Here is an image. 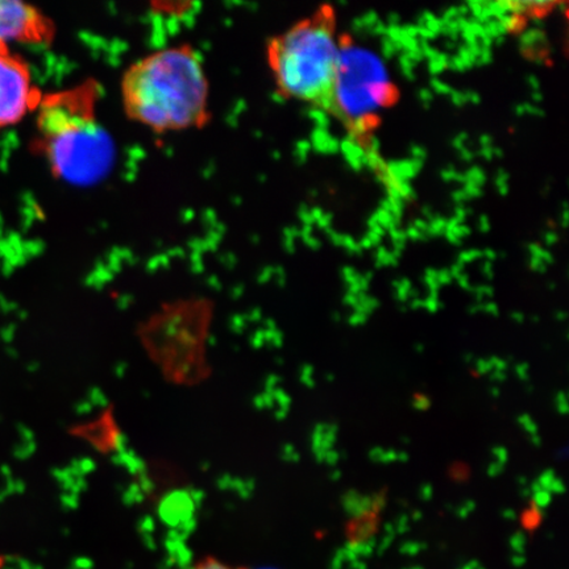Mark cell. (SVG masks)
Wrapping results in <instances>:
<instances>
[{
	"mask_svg": "<svg viewBox=\"0 0 569 569\" xmlns=\"http://www.w3.org/2000/svg\"><path fill=\"white\" fill-rule=\"evenodd\" d=\"M102 88L96 80L41 97L36 109V148L59 180L88 188L110 174L117 146L99 116Z\"/></svg>",
	"mask_w": 569,
	"mask_h": 569,
	"instance_id": "cell-1",
	"label": "cell"
},
{
	"mask_svg": "<svg viewBox=\"0 0 569 569\" xmlns=\"http://www.w3.org/2000/svg\"><path fill=\"white\" fill-rule=\"evenodd\" d=\"M127 117L153 132L197 130L210 120V83L201 56L188 44L159 49L133 62L120 83Z\"/></svg>",
	"mask_w": 569,
	"mask_h": 569,
	"instance_id": "cell-2",
	"label": "cell"
},
{
	"mask_svg": "<svg viewBox=\"0 0 569 569\" xmlns=\"http://www.w3.org/2000/svg\"><path fill=\"white\" fill-rule=\"evenodd\" d=\"M339 51L325 20L302 21L276 38L268 59L282 96L322 104L330 97Z\"/></svg>",
	"mask_w": 569,
	"mask_h": 569,
	"instance_id": "cell-3",
	"label": "cell"
},
{
	"mask_svg": "<svg viewBox=\"0 0 569 569\" xmlns=\"http://www.w3.org/2000/svg\"><path fill=\"white\" fill-rule=\"evenodd\" d=\"M393 96V83L381 54L352 42L340 46L330 91L331 110L350 123L352 131L366 133Z\"/></svg>",
	"mask_w": 569,
	"mask_h": 569,
	"instance_id": "cell-4",
	"label": "cell"
},
{
	"mask_svg": "<svg viewBox=\"0 0 569 569\" xmlns=\"http://www.w3.org/2000/svg\"><path fill=\"white\" fill-rule=\"evenodd\" d=\"M41 97L30 66L9 47L0 46V130L18 124L36 111Z\"/></svg>",
	"mask_w": 569,
	"mask_h": 569,
	"instance_id": "cell-5",
	"label": "cell"
},
{
	"mask_svg": "<svg viewBox=\"0 0 569 569\" xmlns=\"http://www.w3.org/2000/svg\"><path fill=\"white\" fill-rule=\"evenodd\" d=\"M54 34L53 21L36 7L0 0V46L9 47L10 42L47 46Z\"/></svg>",
	"mask_w": 569,
	"mask_h": 569,
	"instance_id": "cell-6",
	"label": "cell"
},
{
	"mask_svg": "<svg viewBox=\"0 0 569 569\" xmlns=\"http://www.w3.org/2000/svg\"><path fill=\"white\" fill-rule=\"evenodd\" d=\"M338 438V426L333 423L317 425L315 433H312V451L316 459L323 462L326 452L332 450Z\"/></svg>",
	"mask_w": 569,
	"mask_h": 569,
	"instance_id": "cell-7",
	"label": "cell"
},
{
	"mask_svg": "<svg viewBox=\"0 0 569 569\" xmlns=\"http://www.w3.org/2000/svg\"><path fill=\"white\" fill-rule=\"evenodd\" d=\"M341 503L347 513L353 518L372 513V497L361 496L356 490L346 493Z\"/></svg>",
	"mask_w": 569,
	"mask_h": 569,
	"instance_id": "cell-8",
	"label": "cell"
},
{
	"mask_svg": "<svg viewBox=\"0 0 569 569\" xmlns=\"http://www.w3.org/2000/svg\"><path fill=\"white\" fill-rule=\"evenodd\" d=\"M340 149L343 151L348 162H350L355 169H360L362 166H365L366 152L362 151V149L356 144L355 141L346 140L341 142Z\"/></svg>",
	"mask_w": 569,
	"mask_h": 569,
	"instance_id": "cell-9",
	"label": "cell"
},
{
	"mask_svg": "<svg viewBox=\"0 0 569 569\" xmlns=\"http://www.w3.org/2000/svg\"><path fill=\"white\" fill-rule=\"evenodd\" d=\"M355 539L353 540H367L372 538V533L376 530V521L371 513L356 518Z\"/></svg>",
	"mask_w": 569,
	"mask_h": 569,
	"instance_id": "cell-10",
	"label": "cell"
},
{
	"mask_svg": "<svg viewBox=\"0 0 569 569\" xmlns=\"http://www.w3.org/2000/svg\"><path fill=\"white\" fill-rule=\"evenodd\" d=\"M397 453L393 450H383L381 447H375L369 452V458L375 462H380V465H390V462L397 461Z\"/></svg>",
	"mask_w": 569,
	"mask_h": 569,
	"instance_id": "cell-11",
	"label": "cell"
},
{
	"mask_svg": "<svg viewBox=\"0 0 569 569\" xmlns=\"http://www.w3.org/2000/svg\"><path fill=\"white\" fill-rule=\"evenodd\" d=\"M531 495L533 507L538 508L539 510L550 507V503L552 501V495L550 492H547V490L539 489L536 490V492H532Z\"/></svg>",
	"mask_w": 569,
	"mask_h": 569,
	"instance_id": "cell-12",
	"label": "cell"
},
{
	"mask_svg": "<svg viewBox=\"0 0 569 569\" xmlns=\"http://www.w3.org/2000/svg\"><path fill=\"white\" fill-rule=\"evenodd\" d=\"M510 547L511 550L515 551V553L523 555L526 545H528V539H526V536L523 532H517L513 537L510 538Z\"/></svg>",
	"mask_w": 569,
	"mask_h": 569,
	"instance_id": "cell-13",
	"label": "cell"
},
{
	"mask_svg": "<svg viewBox=\"0 0 569 569\" xmlns=\"http://www.w3.org/2000/svg\"><path fill=\"white\" fill-rule=\"evenodd\" d=\"M396 296L400 301H407L411 297V283L408 280L395 282Z\"/></svg>",
	"mask_w": 569,
	"mask_h": 569,
	"instance_id": "cell-14",
	"label": "cell"
},
{
	"mask_svg": "<svg viewBox=\"0 0 569 569\" xmlns=\"http://www.w3.org/2000/svg\"><path fill=\"white\" fill-rule=\"evenodd\" d=\"M518 423L523 427L526 432H529L530 438L533 436H538V426L533 422V419L528 415H522L518 418Z\"/></svg>",
	"mask_w": 569,
	"mask_h": 569,
	"instance_id": "cell-15",
	"label": "cell"
},
{
	"mask_svg": "<svg viewBox=\"0 0 569 569\" xmlns=\"http://www.w3.org/2000/svg\"><path fill=\"white\" fill-rule=\"evenodd\" d=\"M190 569H233V568L222 563V561H219L217 559H206V560L199 561L198 565L191 567Z\"/></svg>",
	"mask_w": 569,
	"mask_h": 569,
	"instance_id": "cell-16",
	"label": "cell"
},
{
	"mask_svg": "<svg viewBox=\"0 0 569 569\" xmlns=\"http://www.w3.org/2000/svg\"><path fill=\"white\" fill-rule=\"evenodd\" d=\"M425 545L418 542H407L401 546L400 551L405 555H409V557H415L419 552L423 551Z\"/></svg>",
	"mask_w": 569,
	"mask_h": 569,
	"instance_id": "cell-17",
	"label": "cell"
},
{
	"mask_svg": "<svg viewBox=\"0 0 569 569\" xmlns=\"http://www.w3.org/2000/svg\"><path fill=\"white\" fill-rule=\"evenodd\" d=\"M412 407L418 411L429 410L431 407L430 398L425 395H417L415 400H412Z\"/></svg>",
	"mask_w": 569,
	"mask_h": 569,
	"instance_id": "cell-18",
	"label": "cell"
},
{
	"mask_svg": "<svg viewBox=\"0 0 569 569\" xmlns=\"http://www.w3.org/2000/svg\"><path fill=\"white\" fill-rule=\"evenodd\" d=\"M301 380L306 387L315 388L316 387L315 369H312V367H310V366H306L302 369Z\"/></svg>",
	"mask_w": 569,
	"mask_h": 569,
	"instance_id": "cell-19",
	"label": "cell"
},
{
	"mask_svg": "<svg viewBox=\"0 0 569 569\" xmlns=\"http://www.w3.org/2000/svg\"><path fill=\"white\" fill-rule=\"evenodd\" d=\"M475 509L476 503L471 500H468L465 503H461L460 507L455 510V513H457V516L462 519L471 515Z\"/></svg>",
	"mask_w": 569,
	"mask_h": 569,
	"instance_id": "cell-20",
	"label": "cell"
},
{
	"mask_svg": "<svg viewBox=\"0 0 569 569\" xmlns=\"http://www.w3.org/2000/svg\"><path fill=\"white\" fill-rule=\"evenodd\" d=\"M540 517H542V510H539L532 505L529 513L525 515V523L528 526L537 525L539 522Z\"/></svg>",
	"mask_w": 569,
	"mask_h": 569,
	"instance_id": "cell-21",
	"label": "cell"
},
{
	"mask_svg": "<svg viewBox=\"0 0 569 569\" xmlns=\"http://www.w3.org/2000/svg\"><path fill=\"white\" fill-rule=\"evenodd\" d=\"M423 308L430 312H437L442 308V303L439 302L437 293H431L430 297L423 301Z\"/></svg>",
	"mask_w": 569,
	"mask_h": 569,
	"instance_id": "cell-22",
	"label": "cell"
},
{
	"mask_svg": "<svg viewBox=\"0 0 569 569\" xmlns=\"http://www.w3.org/2000/svg\"><path fill=\"white\" fill-rule=\"evenodd\" d=\"M493 457L496 458L497 462H500V465L505 466L508 462L509 453L507 448H503L501 446H497L492 450Z\"/></svg>",
	"mask_w": 569,
	"mask_h": 569,
	"instance_id": "cell-23",
	"label": "cell"
},
{
	"mask_svg": "<svg viewBox=\"0 0 569 569\" xmlns=\"http://www.w3.org/2000/svg\"><path fill=\"white\" fill-rule=\"evenodd\" d=\"M395 526V530L398 533H405L408 532L410 529V518L408 516H400L397 519V522Z\"/></svg>",
	"mask_w": 569,
	"mask_h": 569,
	"instance_id": "cell-24",
	"label": "cell"
},
{
	"mask_svg": "<svg viewBox=\"0 0 569 569\" xmlns=\"http://www.w3.org/2000/svg\"><path fill=\"white\" fill-rule=\"evenodd\" d=\"M476 369H478V372L481 375H490L493 372L492 362L490 360L486 359H479L475 361Z\"/></svg>",
	"mask_w": 569,
	"mask_h": 569,
	"instance_id": "cell-25",
	"label": "cell"
},
{
	"mask_svg": "<svg viewBox=\"0 0 569 569\" xmlns=\"http://www.w3.org/2000/svg\"><path fill=\"white\" fill-rule=\"evenodd\" d=\"M547 492L551 495H563L566 492L565 482L561 481V479L555 478L549 489H547Z\"/></svg>",
	"mask_w": 569,
	"mask_h": 569,
	"instance_id": "cell-26",
	"label": "cell"
},
{
	"mask_svg": "<svg viewBox=\"0 0 569 569\" xmlns=\"http://www.w3.org/2000/svg\"><path fill=\"white\" fill-rule=\"evenodd\" d=\"M557 409L560 415H567L568 411V398L565 391H559L557 396Z\"/></svg>",
	"mask_w": 569,
	"mask_h": 569,
	"instance_id": "cell-27",
	"label": "cell"
},
{
	"mask_svg": "<svg viewBox=\"0 0 569 569\" xmlns=\"http://www.w3.org/2000/svg\"><path fill=\"white\" fill-rule=\"evenodd\" d=\"M347 563L343 550H338L336 553V557H333L331 561L330 569H343L345 565Z\"/></svg>",
	"mask_w": 569,
	"mask_h": 569,
	"instance_id": "cell-28",
	"label": "cell"
},
{
	"mask_svg": "<svg viewBox=\"0 0 569 569\" xmlns=\"http://www.w3.org/2000/svg\"><path fill=\"white\" fill-rule=\"evenodd\" d=\"M13 337H16V327L7 326L3 327L2 330H0V338H2L4 343H11Z\"/></svg>",
	"mask_w": 569,
	"mask_h": 569,
	"instance_id": "cell-29",
	"label": "cell"
},
{
	"mask_svg": "<svg viewBox=\"0 0 569 569\" xmlns=\"http://www.w3.org/2000/svg\"><path fill=\"white\" fill-rule=\"evenodd\" d=\"M368 320V316L361 315V312L355 311L353 315L348 318V323L353 327L366 325Z\"/></svg>",
	"mask_w": 569,
	"mask_h": 569,
	"instance_id": "cell-30",
	"label": "cell"
},
{
	"mask_svg": "<svg viewBox=\"0 0 569 569\" xmlns=\"http://www.w3.org/2000/svg\"><path fill=\"white\" fill-rule=\"evenodd\" d=\"M283 459L288 461H298L300 457H298V452L293 446L287 445L283 447Z\"/></svg>",
	"mask_w": 569,
	"mask_h": 569,
	"instance_id": "cell-31",
	"label": "cell"
},
{
	"mask_svg": "<svg viewBox=\"0 0 569 569\" xmlns=\"http://www.w3.org/2000/svg\"><path fill=\"white\" fill-rule=\"evenodd\" d=\"M516 373L519 380L529 381V366L526 362H521V365L516 367Z\"/></svg>",
	"mask_w": 569,
	"mask_h": 569,
	"instance_id": "cell-32",
	"label": "cell"
},
{
	"mask_svg": "<svg viewBox=\"0 0 569 569\" xmlns=\"http://www.w3.org/2000/svg\"><path fill=\"white\" fill-rule=\"evenodd\" d=\"M341 458V453L336 450H330L326 452V457L323 462H327L329 466H337Z\"/></svg>",
	"mask_w": 569,
	"mask_h": 569,
	"instance_id": "cell-33",
	"label": "cell"
},
{
	"mask_svg": "<svg viewBox=\"0 0 569 569\" xmlns=\"http://www.w3.org/2000/svg\"><path fill=\"white\" fill-rule=\"evenodd\" d=\"M475 295H476V297H478L479 301L486 300V298L493 296V289L487 287V284H486V287H480L478 289H475Z\"/></svg>",
	"mask_w": 569,
	"mask_h": 569,
	"instance_id": "cell-34",
	"label": "cell"
},
{
	"mask_svg": "<svg viewBox=\"0 0 569 569\" xmlns=\"http://www.w3.org/2000/svg\"><path fill=\"white\" fill-rule=\"evenodd\" d=\"M387 498L382 495H377L372 497V511H380L386 507Z\"/></svg>",
	"mask_w": 569,
	"mask_h": 569,
	"instance_id": "cell-35",
	"label": "cell"
},
{
	"mask_svg": "<svg viewBox=\"0 0 569 569\" xmlns=\"http://www.w3.org/2000/svg\"><path fill=\"white\" fill-rule=\"evenodd\" d=\"M505 466L500 465V462L493 461L492 465L488 467V475L490 478H497L503 472Z\"/></svg>",
	"mask_w": 569,
	"mask_h": 569,
	"instance_id": "cell-36",
	"label": "cell"
},
{
	"mask_svg": "<svg viewBox=\"0 0 569 569\" xmlns=\"http://www.w3.org/2000/svg\"><path fill=\"white\" fill-rule=\"evenodd\" d=\"M433 495V488L430 483H425V486L419 489V497L422 498L423 501H430Z\"/></svg>",
	"mask_w": 569,
	"mask_h": 569,
	"instance_id": "cell-37",
	"label": "cell"
},
{
	"mask_svg": "<svg viewBox=\"0 0 569 569\" xmlns=\"http://www.w3.org/2000/svg\"><path fill=\"white\" fill-rule=\"evenodd\" d=\"M497 187L505 193V191H508V176L500 173V176L497 177Z\"/></svg>",
	"mask_w": 569,
	"mask_h": 569,
	"instance_id": "cell-38",
	"label": "cell"
},
{
	"mask_svg": "<svg viewBox=\"0 0 569 569\" xmlns=\"http://www.w3.org/2000/svg\"><path fill=\"white\" fill-rule=\"evenodd\" d=\"M511 563H513V566L517 568L523 567L526 565L525 555L515 553L513 558H511Z\"/></svg>",
	"mask_w": 569,
	"mask_h": 569,
	"instance_id": "cell-39",
	"label": "cell"
},
{
	"mask_svg": "<svg viewBox=\"0 0 569 569\" xmlns=\"http://www.w3.org/2000/svg\"><path fill=\"white\" fill-rule=\"evenodd\" d=\"M433 89L440 92V94H448V92L451 91L450 88L447 87V84L439 81H433Z\"/></svg>",
	"mask_w": 569,
	"mask_h": 569,
	"instance_id": "cell-40",
	"label": "cell"
},
{
	"mask_svg": "<svg viewBox=\"0 0 569 569\" xmlns=\"http://www.w3.org/2000/svg\"><path fill=\"white\" fill-rule=\"evenodd\" d=\"M490 379H492V381L496 382H503L505 380H507V372L495 371L490 373Z\"/></svg>",
	"mask_w": 569,
	"mask_h": 569,
	"instance_id": "cell-41",
	"label": "cell"
},
{
	"mask_svg": "<svg viewBox=\"0 0 569 569\" xmlns=\"http://www.w3.org/2000/svg\"><path fill=\"white\" fill-rule=\"evenodd\" d=\"M502 517L508 519V521H515L517 518L516 511L513 509H507L502 511Z\"/></svg>",
	"mask_w": 569,
	"mask_h": 569,
	"instance_id": "cell-42",
	"label": "cell"
},
{
	"mask_svg": "<svg viewBox=\"0 0 569 569\" xmlns=\"http://www.w3.org/2000/svg\"><path fill=\"white\" fill-rule=\"evenodd\" d=\"M350 566H351V569H368L365 561H362L360 559L352 561V563H350Z\"/></svg>",
	"mask_w": 569,
	"mask_h": 569,
	"instance_id": "cell-43",
	"label": "cell"
},
{
	"mask_svg": "<svg viewBox=\"0 0 569 569\" xmlns=\"http://www.w3.org/2000/svg\"><path fill=\"white\" fill-rule=\"evenodd\" d=\"M443 177L447 181H452L455 178H458V174L453 172V170H447V172L443 173Z\"/></svg>",
	"mask_w": 569,
	"mask_h": 569,
	"instance_id": "cell-44",
	"label": "cell"
},
{
	"mask_svg": "<svg viewBox=\"0 0 569 569\" xmlns=\"http://www.w3.org/2000/svg\"><path fill=\"white\" fill-rule=\"evenodd\" d=\"M511 319H513L515 322L522 323L525 320V316L521 315V312H513V315H511Z\"/></svg>",
	"mask_w": 569,
	"mask_h": 569,
	"instance_id": "cell-45",
	"label": "cell"
},
{
	"mask_svg": "<svg viewBox=\"0 0 569 569\" xmlns=\"http://www.w3.org/2000/svg\"><path fill=\"white\" fill-rule=\"evenodd\" d=\"M431 98H432V96H431L430 91L423 90L421 92V99H423V101L429 102Z\"/></svg>",
	"mask_w": 569,
	"mask_h": 569,
	"instance_id": "cell-46",
	"label": "cell"
},
{
	"mask_svg": "<svg viewBox=\"0 0 569 569\" xmlns=\"http://www.w3.org/2000/svg\"><path fill=\"white\" fill-rule=\"evenodd\" d=\"M340 478H341V472L338 471V469H337V471H332L330 475V479L332 481H338V480H340Z\"/></svg>",
	"mask_w": 569,
	"mask_h": 569,
	"instance_id": "cell-47",
	"label": "cell"
},
{
	"mask_svg": "<svg viewBox=\"0 0 569 569\" xmlns=\"http://www.w3.org/2000/svg\"><path fill=\"white\" fill-rule=\"evenodd\" d=\"M412 521H419L423 517L422 511L416 510L415 513L411 515Z\"/></svg>",
	"mask_w": 569,
	"mask_h": 569,
	"instance_id": "cell-48",
	"label": "cell"
},
{
	"mask_svg": "<svg viewBox=\"0 0 569 569\" xmlns=\"http://www.w3.org/2000/svg\"><path fill=\"white\" fill-rule=\"evenodd\" d=\"M530 440L533 446H540V443H542V439H540L539 433H538V436L531 437Z\"/></svg>",
	"mask_w": 569,
	"mask_h": 569,
	"instance_id": "cell-49",
	"label": "cell"
},
{
	"mask_svg": "<svg viewBox=\"0 0 569 569\" xmlns=\"http://www.w3.org/2000/svg\"><path fill=\"white\" fill-rule=\"evenodd\" d=\"M489 230V222L487 219H481V231L486 232Z\"/></svg>",
	"mask_w": 569,
	"mask_h": 569,
	"instance_id": "cell-50",
	"label": "cell"
},
{
	"mask_svg": "<svg viewBox=\"0 0 569 569\" xmlns=\"http://www.w3.org/2000/svg\"><path fill=\"white\" fill-rule=\"evenodd\" d=\"M517 481L519 486H521L522 488L528 487V479L523 478V476H521V478H518Z\"/></svg>",
	"mask_w": 569,
	"mask_h": 569,
	"instance_id": "cell-51",
	"label": "cell"
},
{
	"mask_svg": "<svg viewBox=\"0 0 569 569\" xmlns=\"http://www.w3.org/2000/svg\"><path fill=\"white\" fill-rule=\"evenodd\" d=\"M531 87L538 89L539 88V81L536 80V78H530Z\"/></svg>",
	"mask_w": 569,
	"mask_h": 569,
	"instance_id": "cell-52",
	"label": "cell"
},
{
	"mask_svg": "<svg viewBox=\"0 0 569 569\" xmlns=\"http://www.w3.org/2000/svg\"><path fill=\"white\" fill-rule=\"evenodd\" d=\"M490 393H492V395H493V397H498V396H500V389H498V388H492V389H490Z\"/></svg>",
	"mask_w": 569,
	"mask_h": 569,
	"instance_id": "cell-53",
	"label": "cell"
},
{
	"mask_svg": "<svg viewBox=\"0 0 569 569\" xmlns=\"http://www.w3.org/2000/svg\"><path fill=\"white\" fill-rule=\"evenodd\" d=\"M567 317L566 312H558L557 318L560 320H565Z\"/></svg>",
	"mask_w": 569,
	"mask_h": 569,
	"instance_id": "cell-54",
	"label": "cell"
},
{
	"mask_svg": "<svg viewBox=\"0 0 569 569\" xmlns=\"http://www.w3.org/2000/svg\"><path fill=\"white\" fill-rule=\"evenodd\" d=\"M417 351L418 352H422L423 351V346L422 345H417Z\"/></svg>",
	"mask_w": 569,
	"mask_h": 569,
	"instance_id": "cell-55",
	"label": "cell"
},
{
	"mask_svg": "<svg viewBox=\"0 0 569 569\" xmlns=\"http://www.w3.org/2000/svg\"><path fill=\"white\" fill-rule=\"evenodd\" d=\"M326 379H329V381H333V376L332 375H327Z\"/></svg>",
	"mask_w": 569,
	"mask_h": 569,
	"instance_id": "cell-56",
	"label": "cell"
}]
</instances>
